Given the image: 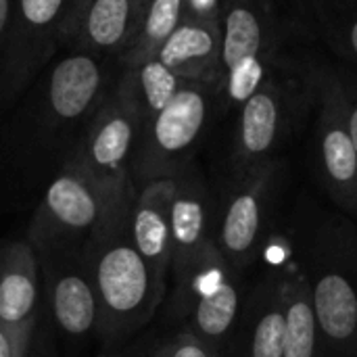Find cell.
<instances>
[{
  "instance_id": "1",
  "label": "cell",
  "mask_w": 357,
  "mask_h": 357,
  "mask_svg": "<svg viewBox=\"0 0 357 357\" xmlns=\"http://www.w3.org/2000/svg\"><path fill=\"white\" fill-rule=\"evenodd\" d=\"M136 188L117 199L84 245V257L98 301V333L109 339L142 328L167 289L134 245L130 207Z\"/></svg>"
},
{
  "instance_id": "2",
  "label": "cell",
  "mask_w": 357,
  "mask_h": 357,
  "mask_svg": "<svg viewBox=\"0 0 357 357\" xmlns=\"http://www.w3.org/2000/svg\"><path fill=\"white\" fill-rule=\"evenodd\" d=\"M291 46L266 82L241 105L232 167L236 180L274 161L295 121L318 100V63Z\"/></svg>"
},
{
  "instance_id": "3",
  "label": "cell",
  "mask_w": 357,
  "mask_h": 357,
  "mask_svg": "<svg viewBox=\"0 0 357 357\" xmlns=\"http://www.w3.org/2000/svg\"><path fill=\"white\" fill-rule=\"evenodd\" d=\"M215 98H222L218 84L186 79L176 96L142 126L140 146L132 167L136 186L151 180L176 178L188 167L209 126Z\"/></svg>"
},
{
  "instance_id": "4",
  "label": "cell",
  "mask_w": 357,
  "mask_h": 357,
  "mask_svg": "<svg viewBox=\"0 0 357 357\" xmlns=\"http://www.w3.org/2000/svg\"><path fill=\"white\" fill-rule=\"evenodd\" d=\"M142 119L111 90L92 115L84 140L67 161L111 197L130 192L134 159L140 146Z\"/></svg>"
},
{
  "instance_id": "5",
  "label": "cell",
  "mask_w": 357,
  "mask_h": 357,
  "mask_svg": "<svg viewBox=\"0 0 357 357\" xmlns=\"http://www.w3.org/2000/svg\"><path fill=\"white\" fill-rule=\"evenodd\" d=\"M121 197L107 195L88 176L67 163L48 184L33 215V245L44 251L75 247L77 243L86 245L94 228Z\"/></svg>"
},
{
  "instance_id": "6",
  "label": "cell",
  "mask_w": 357,
  "mask_h": 357,
  "mask_svg": "<svg viewBox=\"0 0 357 357\" xmlns=\"http://www.w3.org/2000/svg\"><path fill=\"white\" fill-rule=\"evenodd\" d=\"M222 79L245 59L276 63L303 33L289 0H224Z\"/></svg>"
},
{
  "instance_id": "7",
  "label": "cell",
  "mask_w": 357,
  "mask_h": 357,
  "mask_svg": "<svg viewBox=\"0 0 357 357\" xmlns=\"http://www.w3.org/2000/svg\"><path fill=\"white\" fill-rule=\"evenodd\" d=\"M69 0H15L10 31L0 56L6 96L21 92L61 44Z\"/></svg>"
},
{
  "instance_id": "8",
  "label": "cell",
  "mask_w": 357,
  "mask_h": 357,
  "mask_svg": "<svg viewBox=\"0 0 357 357\" xmlns=\"http://www.w3.org/2000/svg\"><path fill=\"white\" fill-rule=\"evenodd\" d=\"M318 153L328 190L345 207H357V153L343 98L341 71L318 63Z\"/></svg>"
},
{
  "instance_id": "9",
  "label": "cell",
  "mask_w": 357,
  "mask_h": 357,
  "mask_svg": "<svg viewBox=\"0 0 357 357\" xmlns=\"http://www.w3.org/2000/svg\"><path fill=\"white\" fill-rule=\"evenodd\" d=\"M209 201L203 184L180 172L176 176V190L172 199V270L169 278L176 282L180 297L199 268L215 251L209 236Z\"/></svg>"
},
{
  "instance_id": "10",
  "label": "cell",
  "mask_w": 357,
  "mask_h": 357,
  "mask_svg": "<svg viewBox=\"0 0 357 357\" xmlns=\"http://www.w3.org/2000/svg\"><path fill=\"white\" fill-rule=\"evenodd\" d=\"M115 82H109L100 56L71 48L50 71L46 84L48 115L59 126H71L100 109Z\"/></svg>"
},
{
  "instance_id": "11",
  "label": "cell",
  "mask_w": 357,
  "mask_h": 357,
  "mask_svg": "<svg viewBox=\"0 0 357 357\" xmlns=\"http://www.w3.org/2000/svg\"><path fill=\"white\" fill-rule=\"evenodd\" d=\"M276 169L278 163L268 161L259 169L241 178L226 205L215 249L230 270H243L255 255Z\"/></svg>"
},
{
  "instance_id": "12",
  "label": "cell",
  "mask_w": 357,
  "mask_h": 357,
  "mask_svg": "<svg viewBox=\"0 0 357 357\" xmlns=\"http://www.w3.org/2000/svg\"><path fill=\"white\" fill-rule=\"evenodd\" d=\"M176 178L151 180L136 186L130 207L132 238L157 280L167 289L172 270V199Z\"/></svg>"
},
{
  "instance_id": "13",
  "label": "cell",
  "mask_w": 357,
  "mask_h": 357,
  "mask_svg": "<svg viewBox=\"0 0 357 357\" xmlns=\"http://www.w3.org/2000/svg\"><path fill=\"white\" fill-rule=\"evenodd\" d=\"M165 67L188 82H209L222 88V25L220 21L184 19L155 54Z\"/></svg>"
},
{
  "instance_id": "14",
  "label": "cell",
  "mask_w": 357,
  "mask_h": 357,
  "mask_svg": "<svg viewBox=\"0 0 357 357\" xmlns=\"http://www.w3.org/2000/svg\"><path fill=\"white\" fill-rule=\"evenodd\" d=\"M149 0H90L82 13L71 48L96 56H115L132 44Z\"/></svg>"
},
{
  "instance_id": "15",
  "label": "cell",
  "mask_w": 357,
  "mask_h": 357,
  "mask_svg": "<svg viewBox=\"0 0 357 357\" xmlns=\"http://www.w3.org/2000/svg\"><path fill=\"white\" fill-rule=\"evenodd\" d=\"M67 253V264L48 268V299L56 326L69 337H88L98 331V301L86 257Z\"/></svg>"
},
{
  "instance_id": "16",
  "label": "cell",
  "mask_w": 357,
  "mask_h": 357,
  "mask_svg": "<svg viewBox=\"0 0 357 357\" xmlns=\"http://www.w3.org/2000/svg\"><path fill=\"white\" fill-rule=\"evenodd\" d=\"M40 295L38 255L29 243H10L0 251V324L33 333Z\"/></svg>"
},
{
  "instance_id": "17",
  "label": "cell",
  "mask_w": 357,
  "mask_h": 357,
  "mask_svg": "<svg viewBox=\"0 0 357 357\" xmlns=\"http://www.w3.org/2000/svg\"><path fill=\"white\" fill-rule=\"evenodd\" d=\"M236 357H282L287 335V282L266 287L249 303Z\"/></svg>"
},
{
  "instance_id": "18",
  "label": "cell",
  "mask_w": 357,
  "mask_h": 357,
  "mask_svg": "<svg viewBox=\"0 0 357 357\" xmlns=\"http://www.w3.org/2000/svg\"><path fill=\"white\" fill-rule=\"evenodd\" d=\"M184 82L186 79L176 75L157 56H151L121 67L113 92L142 119L144 126L176 96Z\"/></svg>"
},
{
  "instance_id": "19",
  "label": "cell",
  "mask_w": 357,
  "mask_h": 357,
  "mask_svg": "<svg viewBox=\"0 0 357 357\" xmlns=\"http://www.w3.org/2000/svg\"><path fill=\"white\" fill-rule=\"evenodd\" d=\"M303 33L357 65V0H289Z\"/></svg>"
},
{
  "instance_id": "20",
  "label": "cell",
  "mask_w": 357,
  "mask_h": 357,
  "mask_svg": "<svg viewBox=\"0 0 357 357\" xmlns=\"http://www.w3.org/2000/svg\"><path fill=\"white\" fill-rule=\"evenodd\" d=\"M312 307L318 331L333 343L345 345L357 337V291L341 272H324L314 284Z\"/></svg>"
},
{
  "instance_id": "21",
  "label": "cell",
  "mask_w": 357,
  "mask_h": 357,
  "mask_svg": "<svg viewBox=\"0 0 357 357\" xmlns=\"http://www.w3.org/2000/svg\"><path fill=\"white\" fill-rule=\"evenodd\" d=\"M184 21V0H149L142 23L132 44L117 59L119 67H128L157 54L161 44Z\"/></svg>"
},
{
  "instance_id": "22",
  "label": "cell",
  "mask_w": 357,
  "mask_h": 357,
  "mask_svg": "<svg viewBox=\"0 0 357 357\" xmlns=\"http://www.w3.org/2000/svg\"><path fill=\"white\" fill-rule=\"evenodd\" d=\"M318 324L303 282L287 280V335L282 357H316Z\"/></svg>"
},
{
  "instance_id": "23",
  "label": "cell",
  "mask_w": 357,
  "mask_h": 357,
  "mask_svg": "<svg viewBox=\"0 0 357 357\" xmlns=\"http://www.w3.org/2000/svg\"><path fill=\"white\" fill-rule=\"evenodd\" d=\"M155 357H220V351L197 335H192L190 331H184L165 341L157 349Z\"/></svg>"
},
{
  "instance_id": "24",
  "label": "cell",
  "mask_w": 357,
  "mask_h": 357,
  "mask_svg": "<svg viewBox=\"0 0 357 357\" xmlns=\"http://www.w3.org/2000/svg\"><path fill=\"white\" fill-rule=\"evenodd\" d=\"M33 333H17L0 324V357H23L29 349Z\"/></svg>"
},
{
  "instance_id": "25",
  "label": "cell",
  "mask_w": 357,
  "mask_h": 357,
  "mask_svg": "<svg viewBox=\"0 0 357 357\" xmlns=\"http://www.w3.org/2000/svg\"><path fill=\"white\" fill-rule=\"evenodd\" d=\"M224 0H184V19L222 21Z\"/></svg>"
},
{
  "instance_id": "26",
  "label": "cell",
  "mask_w": 357,
  "mask_h": 357,
  "mask_svg": "<svg viewBox=\"0 0 357 357\" xmlns=\"http://www.w3.org/2000/svg\"><path fill=\"white\" fill-rule=\"evenodd\" d=\"M341 84H343V98H345V111H347V130H349V136L357 153V84L349 82L343 73H341Z\"/></svg>"
},
{
  "instance_id": "27",
  "label": "cell",
  "mask_w": 357,
  "mask_h": 357,
  "mask_svg": "<svg viewBox=\"0 0 357 357\" xmlns=\"http://www.w3.org/2000/svg\"><path fill=\"white\" fill-rule=\"evenodd\" d=\"M88 2L90 0H69V8H67V17H65V23H63V33H61V44H69L71 38L75 36L82 13L88 6Z\"/></svg>"
},
{
  "instance_id": "28",
  "label": "cell",
  "mask_w": 357,
  "mask_h": 357,
  "mask_svg": "<svg viewBox=\"0 0 357 357\" xmlns=\"http://www.w3.org/2000/svg\"><path fill=\"white\" fill-rule=\"evenodd\" d=\"M13 4L15 0H0V56L4 52L8 31H10V19H13Z\"/></svg>"
},
{
  "instance_id": "29",
  "label": "cell",
  "mask_w": 357,
  "mask_h": 357,
  "mask_svg": "<svg viewBox=\"0 0 357 357\" xmlns=\"http://www.w3.org/2000/svg\"><path fill=\"white\" fill-rule=\"evenodd\" d=\"M23 357H40V356H36V354H29V349H27V354H25Z\"/></svg>"
},
{
  "instance_id": "30",
  "label": "cell",
  "mask_w": 357,
  "mask_h": 357,
  "mask_svg": "<svg viewBox=\"0 0 357 357\" xmlns=\"http://www.w3.org/2000/svg\"><path fill=\"white\" fill-rule=\"evenodd\" d=\"M109 357H111V356H109Z\"/></svg>"
}]
</instances>
